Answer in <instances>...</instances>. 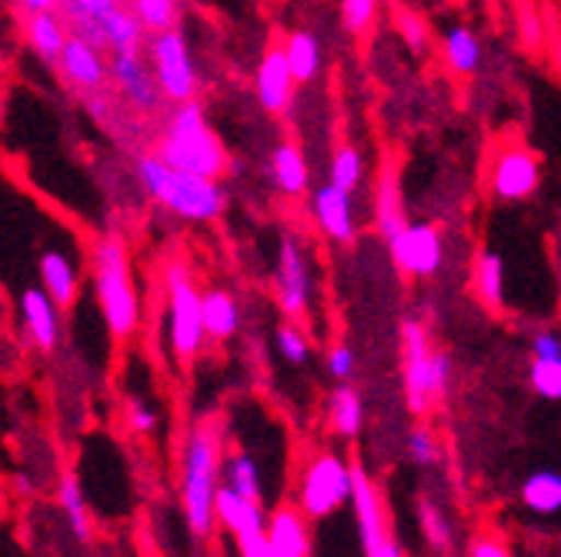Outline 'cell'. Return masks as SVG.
<instances>
[{
    "instance_id": "obj_1",
    "label": "cell",
    "mask_w": 561,
    "mask_h": 557,
    "mask_svg": "<svg viewBox=\"0 0 561 557\" xmlns=\"http://www.w3.org/2000/svg\"><path fill=\"white\" fill-rule=\"evenodd\" d=\"M137 181L145 187V194L161 204L168 214L187 224H215L228 211V190L215 177H201L171 167L161 161L154 151L151 154H137Z\"/></svg>"
},
{
    "instance_id": "obj_2",
    "label": "cell",
    "mask_w": 561,
    "mask_h": 557,
    "mask_svg": "<svg viewBox=\"0 0 561 557\" xmlns=\"http://www.w3.org/2000/svg\"><path fill=\"white\" fill-rule=\"evenodd\" d=\"M221 428L218 421H197L181 451V504L194 537H207L218 524L215 498L221 487Z\"/></svg>"
},
{
    "instance_id": "obj_3",
    "label": "cell",
    "mask_w": 561,
    "mask_h": 557,
    "mask_svg": "<svg viewBox=\"0 0 561 557\" xmlns=\"http://www.w3.org/2000/svg\"><path fill=\"white\" fill-rule=\"evenodd\" d=\"M154 154L187 174L215 177V181L228 174V151L221 144V137L215 134V127L207 124V114L197 97L174 104V111L168 114L161 127Z\"/></svg>"
},
{
    "instance_id": "obj_4",
    "label": "cell",
    "mask_w": 561,
    "mask_h": 557,
    "mask_svg": "<svg viewBox=\"0 0 561 557\" xmlns=\"http://www.w3.org/2000/svg\"><path fill=\"white\" fill-rule=\"evenodd\" d=\"M91 270H94V294L101 317L111 330V337L127 340L140 327V291L134 281V264L127 254V244L117 234H107L91 251Z\"/></svg>"
},
{
    "instance_id": "obj_5",
    "label": "cell",
    "mask_w": 561,
    "mask_h": 557,
    "mask_svg": "<svg viewBox=\"0 0 561 557\" xmlns=\"http://www.w3.org/2000/svg\"><path fill=\"white\" fill-rule=\"evenodd\" d=\"M201 288L194 285L191 267L184 260H171L164 267V321H168V344L181 368H191L207 340L204 330V307Z\"/></svg>"
},
{
    "instance_id": "obj_6",
    "label": "cell",
    "mask_w": 561,
    "mask_h": 557,
    "mask_svg": "<svg viewBox=\"0 0 561 557\" xmlns=\"http://www.w3.org/2000/svg\"><path fill=\"white\" fill-rule=\"evenodd\" d=\"M274 301L288 321H298L311 311L314 301V264L301 237L280 234L274 260Z\"/></svg>"
},
{
    "instance_id": "obj_7",
    "label": "cell",
    "mask_w": 561,
    "mask_h": 557,
    "mask_svg": "<svg viewBox=\"0 0 561 557\" xmlns=\"http://www.w3.org/2000/svg\"><path fill=\"white\" fill-rule=\"evenodd\" d=\"M148 60L154 67L168 104H184L197 97V67L181 24L148 37Z\"/></svg>"
},
{
    "instance_id": "obj_8",
    "label": "cell",
    "mask_w": 561,
    "mask_h": 557,
    "mask_svg": "<svg viewBox=\"0 0 561 557\" xmlns=\"http://www.w3.org/2000/svg\"><path fill=\"white\" fill-rule=\"evenodd\" d=\"M351 491H355V467L337 454H318L305 467L298 508L308 518H328L351 501Z\"/></svg>"
},
{
    "instance_id": "obj_9",
    "label": "cell",
    "mask_w": 561,
    "mask_h": 557,
    "mask_svg": "<svg viewBox=\"0 0 561 557\" xmlns=\"http://www.w3.org/2000/svg\"><path fill=\"white\" fill-rule=\"evenodd\" d=\"M355 491H351V508H355L358 518V531H362V544L368 557H404L398 541L388 531V518H385V504L378 495V484L368 477V471L355 461Z\"/></svg>"
},
{
    "instance_id": "obj_10",
    "label": "cell",
    "mask_w": 561,
    "mask_h": 557,
    "mask_svg": "<svg viewBox=\"0 0 561 557\" xmlns=\"http://www.w3.org/2000/svg\"><path fill=\"white\" fill-rule=\"evenodd\" d=\"M391 260L401 274L421 277L428 281L445 264V237L435 224H404L391 241H388Z\"/></svg>"
},
{
    "instance_id": "obj_11",
    "label": "cell",
    "mask_w": 561,
    "mask_h": 557,
    "mask_svg": "<svg viewBox=\"0 0 561 557\" xmlns=\"http://www.w3.org/2000/svg\"><path fill=\"white\" fill-rule=\"evenodd\" d=\"M401 351H404V394L411 414H425L432 407V355L435 347L421 321H404L401 327Z\"/></svg>"
},
{
    "instance_id": "obj_12",
    "label": "cell",
    "mask_w": 561,
    "mask_h": 557,
    "mask_svg": "<svg viewBox=\"0 0 561 557\" xmlns=\"http://www.w3.org/2000/svg\"><path fill=\"white\" fill-rule=\"evenodd\" d=\"M491 194L505 204H522L528 197H535L538 184H541V161L538 154H531L522 144H508L495 154L491 161V174H488Z\"/></svg>"
},
{
    "instance_id": "obj_13",
    "label": "cell",
    "mask_w": 561,
    "mask_h": 557,
    "mask_svg": "<svg viewBox=\"0 0 561 557\" xmlns=\"http://www.w3.org/2000/svg\"><path fill=\"white\" fill-rule=\"evenodd\" d=\"M111 88L137 114H158L168 101L151 60L140 54H111Z\"/></svg>"
},
{
    "instance_id": "obj_14",
    "label": "cell",
    "mask_w": 561,
    "mask_h": 557,
    "mask_svg": "<svg viewBox=\"0 0 561 557\" xmlns=\"http://www.w3.org/2000/svg\"><path fill=\"white\" fill-rule=\"evenodd\" d=\"M54 67L81 97L94 94V91H104L111 84V57H104V47H98L94 40H88L81 34L67 37V44H64Z\"/></svg>"
},
{
    "instance_id": "obj_15",
    "label": "cell",
    "mask_w": 561,
    "mask_h": 557,
    "mask_svg": "<svg viewBox=\"0 0 561 557\" xmlns=\"http://www.w3.org/2000/svg\"><path fill=\"white\" fill-rule=\"evenodd\" d=\"M295 74H291V63L285 47H271L261 60H257V71H254V97L264 107V114L271 117H285L295 104Z\"/></svg>"
},
{
    "instance_id": "obj_16",
    "label": "cell",
    "mask_w": 561,
    "mask_h": 557,
    "mask_svg": "<svg viewBox=\"0 0 561 557\" xmlns=\"http://www.w3.org/2000/svg\"><path fill=\"white\" fill-rule=\"evenodd\" d=\"M311 214L324 237L347 247L358 241V214H355V194L334 187L331 181L311 190Z\"/></svg>"
},
{
    "instance_id": "obj_17",
    "label": "cell",
    "mask_w": 561,
    "mask_h": 557,
    "mask_svg": "<svg viewBox=\"0 0 561 557\" xmlns=\"http://www.w3.org/2000/svg\"><path fill=\"white\" fill-rule=\"evenodd\" d=\"M60 304L44 288H27L21 294V324L27 327L31 340L41 351H57L60 344Z\"/></svg>"
},
{
    "instance_id": "obj_18",
    "label": "cell",
    "mask_w": 561,
    "mask_h": 557,
    "mask_svg": "<svg viewBox=\"0 0 561 557\" xmlns=\"http://www.w3.org/2000/svg\"><path fill=\"white\" fill-rule=\"evenodd\" d=\"M215 514H218V524H221L228 534H234V541H238V537H248V534H257V531H267V518H264L261 501L238 495L234 487H228V484L218 487Z\"/></svg>"
},
{
    "instance_id": "obj_19",
    "label": "cell",
    "mask_w": 561,
    "mask_h": 557,
    "mask_svg": "<svg viewBox=\"0 0 561 557\" xmlns=\"http://www.w3.org/2000/svg\"><path fill=\"white\" fill-rule=\"evenodd\" d=\"M37 270H41V288H44L60 307H70V304H75V301L81 298V267H78V260L70 257V254L50 247V251L41 254Z\"/></svg>"
},
{
    "instance_id": "obj_20",
    "label": "cell",
    "mask_w": 561,
    "mask_h": 557,
    "mask_svg": "<svg viewBox=\"0 0 561 557\" xmlns=\"http://www.w3.org/2000/svg\"><path fill=\"white\" fill-rule=\"evenodd\" d=\"M267 541L277 557H308L311 554L308 514L301 508H277L267 518Z\"/></svg>"
},
{
    "instance_id": "obj_21",
    "label": "cell",
    "mask_w": 561,
    "mask_h": 557,
    "mask_svg": "<svg viewBox=\"0 0 561 557\" xmlns=\"http://www.w3.org/2000/svg\"><path fill=\"white\" fill-rule=\"evenodd\" d=\"M404 224H408V214H404L398 167H394V161H385L378 184H375V228L385 241H391Z\"/></svg>"
},
{
    "instance_id": "obj_22",
    "label": "cell",
    "mask_w": 561,
    "mask_h": 557,
    "mask_svg": "<svg viewBox=\"0 0 561 557\" xmlns=\"http://www.w3.org/2000/svg\"><path fill=\"white\" fill-rule=\"evenodd\" d=\"M271 177L277 184V190L285 197H305L308 184H311V171H308V158L295 141H280L271 151Z\"/></svg>"
},
{
    "instance_id": "obj_23",
    "label": "cell",
    "mask_w": 561,
    "mask_h": 557,
    "mask_svg": "<svg viewBox=\"0 0 561 557\" xmlns=\"http://www.w3.org/2000/svg\"><path fill=\"white\" fill-rule=\"evenodd\" d=\"M27 44L31 50L47 60V63H57L67 37H70V24L64 18V11H41V14H27Z\"/></svg>"
},
{
    "instance_id": "obj_24",
    "label": "cell",
    "mask_w": 561,
    "mask_h": 557,
    "mask_svg": "<svg viewBox=\"0 0 561 557\" xmlns=\"http://www.w3.org/2000/svg\"><path fill=\"white\" fill-rule=\"evenodd\" d=\"M201 307H204V330L210 340H231L241 330V307L231 291L207 288L201 294Z\"/></svg>"
},
{
    "instance_id": "obj_25",
    "label": "cell",
    "mask_w": 561,
    "mask_h": 557,
    "mask_svg": "<svg viewBox=\"0 0 561 557\" xmlns=\"http://www.w3.org/2000/svg\"><path fill=\"white\" fill-rule=\"evenodd\" d=\"M442 57L448 63V71L458 74V78H471L478 74V67L484 60V47H481V37L465 27V24H455L451 31H445V40H442Z\"/></svg>"
},
{
    "instance_id": "obj_26",
    "label": "cell",
    "mask_w": 561,
    "mask_h": 557,
    "mask_svg": "<svg viewBox=\"0 0 561 557\" xmlns=\"http://www.w3.org/2000/svg\"><path fill=\"white\" fill-rule=\"evenodd\" d=\"M471 288L484 307H491V311L505 307V257L499 251L478 254L474 270H471Z\"/></svg>"
},
{
    "instance_id": "obj_27",
    "label": "cell",
    "mask_w": 561,
    "mask_h": 557,
    "mask_svg": "<svg viewBox=\"0 0 561 557\" xmlns=\"http://www.w3.org/2000/svg\"><path fill=\"white\" fill-rule=\"evenodd\" d=\"M331 428L337 438H358L362 425H365V404L358 397V391L351 387L347 381H341L331 394Z\"/></svg>"
},
{
    "instance_id": "obj_28",
    "label": "cell",
    "mask_w": 561,
    "mask_h": 557,
    "mask_svg": "<svg viewBox=\"0 0 561 557\" xmlns=\"http://www.w3.org/2000/svg\"><path fill=\"white\" fill-rule=\"evenodd\" d=\"M280 47H285V54H288L295 81L311 84L321 71V40L311 31H291Z\"/></svg>"
},
{
    "instance_id": "obj_29",
    "label": "cell",
    "mask_w": 561,
    "mask_h": 557,
    "mask_svg": "<svg viewBox=\"0 0 561 557\" xmlns=\"http://www.w3.org/2000/svg\"><path fill=\"white\" fill-rule=\"evenodd\" d=\"M522 501L535 514L561 511V474L558 471H535L522 484Z\"/></svg>"
},
{
    "instance_id": "obj_30",
    "label": "cell",
    "mask_w": 561,
    "mask_h": 557,
    "mask_svg": "<svg viewBox=\"0 0 561 557\" xmlns=\"http://www.w3.org/2000/svg\"><path fill=\"white\" fill-rule=\"evenodd\" d=\"M221 484L234 487V491L244 495V498H254V501L264 498L261 467H257V461L248 451H231L228 454V461H225V480Z\"/></svg>"
},
{
    "instance_id": "obj_31",
    "label": "cell",
    "mask_w": 561,
    "mask_h": 557,
    "mask_svg": "<svg viewBox=\"0 0 561 557\" xmlns=\"http://www.w3.org/2000/svg\"><path fill=\"white\" fill-rule=\"evenodd\" d=\"M127 8L148 31V37L181 24V0H127Z\"/></svg>"
},
{
    "instance_id": "obj_32",
    "label": "cell",
    "mask_w": 561,
    "mask_h": 557,
    "mask_svg": "<svg viewBox=\"0 0 561 557\" xmlns=\"http://www.w3.org/2000/svg\"><path fill=\"white\" fill-rule=\"evenodd\" d=\"M328 181L341 190L355 194L365 181V154L355 144H337L328 164Z\"/></svg>"
},
{
    "instance_id": "obj_33",
    "label": "cell",
    "mask_w": 561,
    "mask_h": 557,
    "mask_svg": "<svg viewBox=\"0 0 561 557\" xmlns=\"http://www.w3.org/2000/svg\"><path fill=\"white\" fill-rule=\"evenodd\" d=\"M57 501H60V508L67 511V521H70V527H75L78 541H91V518H88V504H84L81 484H78L75 474H64V477H60Z\"/></svg>"
},
{
    "instance_id": "obj_34",
    "label": "cell",
    "mask_w": 561,
    "mask_h": 557,
    "mask_svg": "<svg viewBox=\"0 0 561 557\" xmlns=\"http://www.w3.org/2000/svg\"><path fill=\"white\" fill-rule=\"evenodd\" d=\"M274 344H277L280 361L291 364V368H301V364H308V358H311V340H308V334H305L295 321L280 324V327L274 330Z\"/></svg>"
},
{
    "instance_id": "obj_35",
    "label": "cell",
    "mask_w": 561,
    "mask_h": 557,
    "mask_svg": "<svg viewBox=\"0 0 561 557\" xmlns=\"http://www.w3.org/2000/svg\"><path fill=\"white\" fill-rule=\"evenodd\" d=\"M528 381L545 401H561V358H535L528 368Z\"/></svg>"
},
{
    "instance_id": "obj_36",
    "label": "cell",
    "mask_w": 561,
    "mask_h": 557,
    "mask_svg": "<svg viewBox=\"0 0 561 557\" xmlns=\"http://www.w3.org/2000/svg\"><path fill=\"white\" fill-rule=\"evenodd\" d=\"M381 0H341V24L355 37H365L378 21Z\"/></svg>"
},
{
    "instance_id": "obj_37",
    "label": "cell",
    "mask_w": 561,
    "mask_h": 557,
    "mask_svg": "<svg viewBox=\"0 0 561 557\" xmlns=\"http://www.w3.org/2000/svg\"><path fill=\"white\" fill-rule=\"evenodd\" d=\"M417 521H421V531H425L432 547L442 550V547L451 544V521H448V514L435 501H421L417 504Z\"/></svg>"
},
{
    "instance_id": "obj_38",
    "label": "cell",
    "mask_w": 561,
    "mask_h": 557,
    "mask_svg": "<svg viewBox=\"0 0 561 557\" xmlns=\"http://www.w3.org/2000/svg\"><path fill=\"white\" fill-rule=\"evenodd\" d=\"M124 428H127V434H137V438L154 434V428H158V410L148 401H140V397L130 394L124 401Z\"/></svg>"
},
{
    "instance_id": "obj_39",
    "label": "cell",
    "mask_w": 561,
    "mask_h": 557,
    "mask_svg": "<svg viewBox=\"0 0 561 557\" xmlns=\"http://www.w3.org/2000/svg\"><path fill=\"white\" fill-rule=\"evenodd\" d=\"M408 454L414 464H435L438 461V441L428 428H414L408 434Z\"/></svg>"
},
{
    "instance_id": "obj_40",
    "label": "cell",
    "mask_w": 561,
    "mask_h": 557,
    "mask_svg": "<svg viewBox=\"0 0 561 557\" xmlns=\"http://www.w3.org/2000/svg\"><path fill=\"white\" fill-rule=\"evenodd\" d=\"M324 368H328V374H331V378H337V381L355 378V351H351L347 344H334V347H328Z\"/></svg>"
},
{
    "instance_id": "obj_41",
    "label": "cell",
    "mask_w": 561,
    "mask_h": 557,
    "mask_svg": "<svg viewBox=\"0 0 561 557\" xmlns=\"http://www.w3.org/2000/svg\"><path fill=\"white\" fill-rule=\"evenodd\" d=\"M451 378H455V364H451V355L445 351H435L432 355V397H445L448 387H451Z\"/></svg>"
},
{
    "instance_id": "obj_42",
    "label": "cell",
    "mask_w": 561,
    "mask_h": 557,
    "mask_svg": "<svg viewBox=\"0 0 561 557\" xmlns=\"http://www.w3.org/2000/svg\"><path fill=\"white\" fill-rule=\"evenodd\" d=\"M238 554H241V557H277L274 547H271V541H267V531L238 537Z\"/></svg>"
},
{
    "instance_id": "obj_43",
    "label": "cell",
    "mask_w": 561,
    "mask_h": 557,
    "mask_svg": "<svg viewBox=\"0 0 561 557\" xmlns=\"http://www.w3.org/2000/svg\"><path fill=\"white\" fill-rule=\"evenodd\" d=\"M531 355L535 358H561V334L558 330H538L531 337Z\"/></svg>"
},
{
    "instance_id": "obj_44",
    "label": "cell",
    "mask_w": 561,
    "mask_h": 557,
    "mask_svg": "<svg viewBox=\"0 0 561 557\" xmlns=\"http://www.w3.org/2000/svg\"><path fill=\"white\" fill-rule=\"evenodd\" d=\"M398 27H401V34H404V40L414 47V50H421L425 47V40H428V34H425V24H421L414 14H398Z\"/></svg>"
},
{
    "instance_id": "obj_45",
    "label": "cell",
    "mask_w": 561,
    "mask_h": 557,
    "mask_svg": "<svg viewBox=\"0 0 561 557\" xmlns=\"http://www.w3.org/2000/svg\"><path fill=\"white\" fill-rule=\"evenodd\" d=\"M471 557H512V554H508V547H505L502 541H495V537H478V541L471 544Z\"/></svg>"
},
{
    "instance_id": "obj_46",
    "label": "cell",
    "mask_w": 561,
    "mask_h": 557,
    "mask_svg": "<svg viewBox=\"0 0 561 557\" xmlns=\"http://www.w3.org/2000/svg\"><path fill=\"white\" fill-rule=\"evenodd\" d=\"M64 0H18V8L24 14H41V11H60Z\"/></svg>"
},
{
    "instance_id": "obj_47",
    "label": "cell",
    "mask_w": 561,
    "mask_h": 557,
    "mask_svg": "<svg viewBox=\"0 0 561 557\" xmlns=\"http://www.w3.org/2000/svg\"><path fill=\"white\" fill-rule=\"evenodd\" d=\"M541 34H538V21L535 18H525V44H538Z\"/></svg>"
}]
</instances>
